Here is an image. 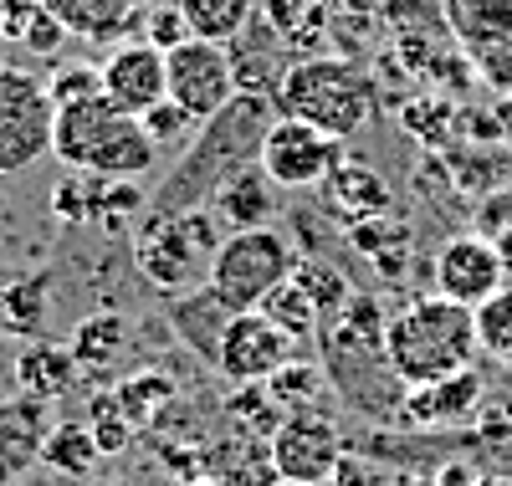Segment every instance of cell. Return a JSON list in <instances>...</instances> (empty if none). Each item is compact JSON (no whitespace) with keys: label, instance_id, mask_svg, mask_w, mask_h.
Masks as SVG:
<instances>
[{"label":"cell","instance_id":"11","mask_svg":"<svg viewBox=\"0 0 512 486\" xmlns=\"http://www.w3.org/2000/svg\"><path fill=\"white\" fill-rule=\"evenodd\" d=\"M431 282L436 297H451L461 307H482L497 287H507V261L487 236H451L441 241L431 261Z\"/></svg>","mask_w":512,"mask_h":486},{"label":"cell","instance_id":"37","mask_svg":"<svg viewBox=\"0 0 512 486\" xmlns=\"http://www.w3.org/2000/svg\"><path fill=\"white\" fill-rule=\"evenodd\" d=\"M47 93H52L57 108H67V103H88V98H103V77H98V67H88V62L57 67V72L47 77Z\"/></svg>","mask_w":512,"mask_h":486},{"label":"cell","instance_id":"1","mask_svg":"<svg viewBox=\"0 0 512 486\" xmlns=\"http://www.w3.org/2000/svg\"><path fill=\"white\" fill-rule=\"evenodd\" d=\"M272 118H277V98H267V93H236L216 118H205V123L195 128L190 149L180 154L175 174H169V180L154 190V205H149V210L180 215V210L205 205L210 190H216L231 169L256 164Z\"/></svg>","mask_w":512,"mask_h":486},{"label":"cell","instance_id":"24","mask_svg":"<svg viewBox=\"0 0 512 486\" xmlns=\"http://www.w3.org/2000/svg\"><path fill=\"white\" fill-rule=\"evenodd\" d=\"M226 420H231V430H241L246 440L267 446V440L277 435V425L287 420V410L277 405V394H272L267 384H236L231 400H226Z\"/></svg>","mask_w":512,"mask_h":486},{"label":"cell","instance_id":"42","mask_svg":"<svg viewBox=\"0 0 512 486\" xmlns=\"http://www.w3.org/2000/svg\"><path fill=\"white\" fill-rule=\"evenodd\" d=\"M6 41H11V36H6V26H0V57H6ZM0 67H6V62H0Z\"/></svg>","mask_w":512,"mask_h":486},{"label":"cell","instance_id":"9","mask_svg":"<svg viewBox=\"0 0 512 486\" xmlns=\"http://www.w3.org/2000/svg\"><path fill=\"white\" fill-rule=\"evenodd\" d=\"M164 72H169V98H175L195 123L216 118L241 87H236V67H231V52L221 41H180V47L164 52Z\"/></svg>","mask_w":512,"mask_h":486},{"label":"cell","instance_id":"10","mask_svg":"<svg viewBox=\"0 0 512 486\" xmlns=\"http://www.w3.org/2000/svg\"><path fill=\"white\" fill-rule=\"evenodd\" d=\"M267 456L277 481H297V486H323L338 466H344V440L338 425L318 410H297L277 425V435L267 440Z\"/></svg>","mask_w":512,"mask_h":486},{"label":"cell","instance_id":"34","mask_svg":"<svg viewBox=\"0 0 512 486\" xmlns=\"http://www.w3.org/2000/svg\"><path fill=\"white\" fill-rule=\"evenodd\" d=\"M149 195H144V180H98V205H93V220L103 231H118L134 210H144Z\"/></svg>","mask_w":512,"mask_h":486},{"label":"cell","instance_id":"31","mask_svg":"<svg viewBox=\"0 0 512 486\" xmlns=\"http://www.w3.org/2000/svg\"><path fill=\"white\" fill-rule=\"evenodd\" d=\"M256 313H267L287 338H308V333H318V323H323V318H318V307H313V297L297 287L292 277H287L277 292H267V302L256 307Z\"/></svg>","mask_w":512,"mask_h":486},{"label":"cell","instance_id":"25","mask_svg":"<svg viewBox=\"0 0 512 486\" xmlns=\"http://www.w3.org/2000/svg\"><path fill=\"white\" fill-rule=\"evenodd\" d=\"M175 6L185 11V26H190V36H200V41H236L246 26H251V16H256V0H175Z\"/></svg>","mask_w":512,"mask_h":486},{"label":"cell","instance_id":"22","mask_svg":"<svg viewBox=\"0 0 512 486\" xmlns=\"http://www.w3.org/2000/svg\"><path fill=\"white\" fill-rule=\"evenodd\" d=\"M446 31L466 52L487 47L497 36H512V0H446Z\"/></svg>","mask_w":512,"mask_h":486},{"label":"cell","instance_id":"30","mask_svg":"<svg viewBox=\"0 0 512 486\" xmlns=\"http://www.w3.org/2000/svg\"><path fill=\"white\" fill-rule=\"evenodd\" d=\"M292 282L313 297V307H318V318H323V323L338 318V307L354 297L349 277L338 272V267H328V261H297V267H292ZM323 323H318V328H323Z\"/></svg>","mask_w":512,"mask_h":486},{"label":"cell","instance_id":"38","mask_svg":"<svg viewBox=\"0 0 512 486\" xmlns=\"http://www.w3.org/2000/svg\"><path fill=\"white\" fill-rule=\"evenodd\" d=\"M139 123L149 128V139H154L159 149H164V144H185V139L195 134V128H200V123H195V118H190V113H185L175 98H159V103H154V108H149Z\"/></svg>","mask_w":512,"mask_h":486},{"label":"cell","instance_id":"43","mask_svg":"<svg viewBox=\"0 0 512 486\" xmlns=\"http://www.w3.org/2000/svg\"><path fill=\"white\" fill-rule=\"evenodd\" d=\"M139 6H175V0H139Z\"/></svg>","mask_w":512,"mask_h":486},{"label":"cell","instance_id":"16","mask_svg":"<svg viewBox=\"0 0 512 486\" xmlns=\"http://www.w3.org/2000/svg\"><path fill=\"white\" fill-rule=\"evenodd\" d=\"M47 400H0V486L11 476H21L31 461H41V446H47Z\"/></svg>","mask_w":512,"mask_h":486},{"label":"cell","instance_id":"35","mask_svg":"<svg viewBox=\"0 0 512 486\" xmlns=\"http://www.w3.org/2000/svg\"><path fill=\"white\" fill-rule=\"evenodd\" d=\"M93 205H98V174H62L57 190H52V210L57 220H72V226H82V220H93Z\"/></svg>","mask_w":512,"mask_h":486},{"label":"cell","instance_id":"41","mask_svg":"<svg viewBox=\"0 0 512 486\" xmlns=\"http://www.w3.org/2000/svg\"><path fill=\"white\" fill-rule=\"evenodd\" d=\"M472 62L482 67V77L497 87V93H512V36H497V41H487V47H477Z\"/></svg>","mask_w":512,"mask_h":486},{"label":"cell","instance_id":"7","mask_svg":"<svg viewBox=\"0 0 512 486\" xmlns=\"http://www.w3.org/2000/svg\"><path fill=\"white\" fill-rule=\"evenodd\" d=\"M134 267H139V277L154 292L180 297V292H195L210 277V251L195 246L185 215L149 210V220H144L139 236H134Z\"/></svg>","mask_w":512,"mask_h":486},{"label":"cell","instance_id":"12","mask_svg":"<svg viewBox=\"0 0 512 486\" xmlns=\"http://www.w3.org/2000/svg\"><path fill=\"white\" fill-rule=\"evenodd\" d=\"M292 343L297 338H287L267 313H231L216 353V374H226L231 384H267L292 359Z\"/></svg>","mask_w":512,"mask_h":486},{"label":"cell","instance_id":"5","mask_svg":"<svg viewBox=\"0 0 512 486\" xmlns=\"http://www.w3.org/2000/svg\"><path fill=\"white\" fill-rule=\"evenodd\" d=\"M297 267V251L282 231L256 226V231H231L210 261L205 287L216 292L231 313H256L267 302V292H277Z\"/></svg>","mask_w":512,"mask_h":486},{"label":"cell","instance_id":"20","mask_svg":"<svg viewBox=\"0 0 512 486\" xmlns=\"http://www.w3.org/2000/svg\"><path fill=\"white\" fill-rule=\"evenodd\" d=\"M169 323L180 328V338L200 353L205 364H216V353H221V333L231 323V307L216 297V292H180V297H169Z\"/></svg>","mask_w":512,"mask_h":486},{"label":"cell","instance_id":"14","mask_svg":"<svg viewBox=\"0 0 512 486\" xmlns=\"http://www.w3.org/2000/svg\"><path fill=\"white\" fill-rule=\"evenodd\" d=\"M205 205L216 210L226 236L231 231H256V226H272V215H277V185L267 180L262 164H241V169L226 174L216 190H210Z\"/></svg>","mask_w":512,"mask_h":486},{"label":"cell","instance_id":"6","mask_svg":"<svg viewBox=\"0 0 512 486\" xmlns=\"http://www.w3.org/2000/svg\"><path fill=\"white\" fill-rule=\"evenodd\" d=\"M52 123L57 103L47 82L21 67H0V180L26 174L36 159L52 154Z\"/></svg>","mask_w":512,"mask_h":486},{"label":"cell","instance_id":"21","mask_svg":"<svg viewBox=\"0 0 512 486\" xmlns=\"http://www.w3.org/2000/svg\"><path fill=\"white\" fill-rule=\"evenodd\" d=\"M333 0H256V21H262L292 57H308V47L328 26Z\"/></svg>","mask_w":512,"mask_h":486},{"label":"cell","instance_id":"4","mask_svg":"<svg viewBox=\"0 0 512 486\" xmlns=\"http://www.w3.org/2000/svg\"><path fill=\"white\" fill-rule=\"evenodd\" d=\"M277 113L303 118L333 139H354L374 118V77L349 57H297L277 87Z\"/></svg>","mask_w":512,"mask_h":486},{"label":"cell","instance_id":"26","mask_svg":"<svg viewBox=\"0 0 512 486\" xmlns=\"http://www.w3.org/2000/svg\"><path fill=\"white\" fill-rule=\"evenodd\" d=\"M67 348H72V359L82 369H108L118 353L128 348V323L118 313H93V318H82L72 328V343Z\"/></svg>","mask_w":512,"mask_h":486},{"label":"cell","instance_id":"2","mask_svg":"<svg viewBox=\"0 0 512 486\" xmlns=\"http://www.w3.org/2000/svg\"><path fill=\"white\" fill-rule=\"evenodd\" d=\"M477 313L451 297H415L384 323V359L405 389L472 369L477 359Z\"/></svg>","mask_w":512,"mask_h":486},{"label":"cell","instance_id":"19","mask_svg":"<svg viewBox=\"0 0 512 486\" xmlns=\"http://www.w3.org/2000/svg\"><path fill=\"white\" fill-rule=\"evenodd\" d=\"M41 6L82 41H118L134 26H144L139 0H41Z\"/></svg>","mask_w":512,"mask_h":486},{"label":"cell","instance_id":"44","mask_svg":"<svg viewBox=\"0 0 512 486\" xmlns=\"http://www.w3.org/2000/svg\"><path fill=\"white\" fill-rule=\"evenodd\" d=\"M282 486H297V481H282Z\"/></svg>","mask_w":512,"mask_h":486},{"label":"cell","instance_id":"33","mask_svg":"<svg viewBox=\"0 0 512 486\" xmlns=\"http://www.w3.org/2000/svg\"><path fill=\"white\" fill-rule=\"evenodd\" d=\"M472 313H477V343L492 359L512 364V287H497L482 307H472Z\"/></svg>","mask_w":512,"mask_h":486},{"label":"cell","instance_id":"27","mask_svg":"<svg viewBox=\"0 0 512 486\" xmlns=\"http://www.w3.org/2000/svg\"><path fill=\"white\" fill-rule=\"evenodd\" d=\"M113 400L134 425H144V420H154V415H164L169 405H175V379H169L164 369H139L113 389Z\"/></svg>","mask_w":512,"mask_h":486},{"label":"cell","instance_id":"18","mask_svg":"<svg viewBox=\"0 0 512 486\" xmlns=\"http://www.w3.org/2000/svg\"><path fill=\"white\" fill-rule=\"evenodd\" d=\"M16 384L21 394H31V400H62V394H72L82 384V364L72 359L67 343H47V338H31L21 348L16 359Z\"/></svg>","mask_w":512,"mask_h":486},{"label":"cell","instance_id":"13","mask_svg":"<svg viewBox=\"0 0 512 486\" xmlns=\"http://www.w3.org/2000/svg\"><path fill=\"white\" fill-rule=\"evenodd\" d=\"M103 77V98L118 113L144 118L159 98H169V72H164V52L149 47V41H123L98 62Z\"/></svg>","mask_w":512,"mask_h":486},{"label":"cell","instance_id":"8","mask_svg":"<svg viewBox=\"0 0 512 486\" xmlns=\"http://www.w3.org/2000/svg\"><path fill=\"white\" fill-rule=\"evenodd\" d=\"M256 164L267 169V180L277 190H313V185L328 180L338 164H344V139L323 134V128H313L303 118L277 113L272 128H267V139H262Z\"/></svg>","mask_w":512,"mask_h":486},{"label":"cell","instance_id":"39","mask_svg":"<svg viewBox=\"0 0 512 486\" xmlns=\"http://www.w3.org/2000/svg\"><path fill=\"white\" fill-rule=\"evenodd\" d=\"M67 36H72V31H67V26H62L47 6H36V11L21 21V31H16V41H21V47H31L36 57H52Z\"/></svg>","mask_w":512,"mask_h":486},{"label":"cell","instance_id":"28","mask_svg":"<svg viewBox=\"0 0 512 486\" xmlns=\"http://www.w3.org/2000/svg\"><path fill=\"white\" fill-rule=\"evenodd\" d=\"M328 195H333V205H344V210H359V215H379L384 205H390V190H384V180L369 169V164H338L333 174H328Z\"/></svg>","mask_w":512,"mask_h":486},{"label":"cell","instance_id":"17","mask_svg":"<svg viewBox=\"0 0 512 486\" xmlns=\"http://www.w3.org/2000/svg\"><path fill=\"white\" fill-rule=\"evenodd\" d=\"M226 52H231V67H236V87L241 93H267V98H277V87H282V77H287V47L282 41L251 16V26L236 36V41H226Z\"/></svg>","mask_w":512,"mask_h":486},{"label":"cell","instance_id":"23","mask_svg":"<svg viewBox=\"0 0 512 486\" xmlns=\"http://www.w3.org/2000/svg\"><path fill=\"white\" fill-rule=\"evenodd\" d=\"M47 307H52V277L47 272L6 282L0 287V328L16 333V338H31V333H41V323H47Z\"/></svg>","mask_w":512,"mask_h":486},{"label":"cell","instance_id":"36","mask_svg":"<svg viewBox=\"0 0 512 486\" xmlns=\"http://www.w3.org/2000/svg\"><path fill=\"white\" fill-rule=\"evenodd\" d=\"M88 430H93V440H98V451H103V456H118L128 440H134V420L118 410L113 394H98V400H93V420H88Z\"/></svg>","mask_w":512,"mask_h":486},{"label":"cell","instance_id":"15","mask_svg":"<svg viewBox=\"0 0 512 486\" xmlns=\"http://www.w3.org/2000/svg\"><path fill=\"white\" fill-rule=\"evenodd\" d=\"M482 405V374L477 369H461V374H446V379H431V384H415L405 389L400 400V420L410 425H461L472 420Z\"/></svg>","mask_w":512,"mask_h":486},{"label":"cell","instance_id":"3","mask_svg":"<svg viewBox=\"0 0 512 486\" xmlns=\"http://www.w3.org/2000/svg\"><path fill=\"white\" fill-rule=\"evenodd\" d=\"M52 154L72 174H98V180H149L159 164V144L134 113H118L108 98L67 103L52 123Z\"/></svg>","mask_w":512,"mask_h":486},{"label":"cell","instance_id":"29","mask_svg":"<svg viewBox=\"0 0 512 486\" xmlns=\"http://www.w3.org/2000/svg\"><path fill=\"white\" fill-rule=\"evenodd\" d=\"M98 461H103V451L88 425H57L47 435V446H41V466H52L57 476H88Z\"/></svg>","mask_w":512,"mask_h":486},{"label":"cell","instance_id":"40","mask_svg":"<svg viewBox=\"0 0 512 486\" xmlns=\"http://www.w3.org/2000/svg\"><path fill=\"white\" fill-rule=\"evenodd\" d=\"M144 41H149V47H159V52L190 41L185 11H180V6H144Z\"/></svg>","mask_w":512,"mask_h":486},{"label":"cell","instance_id":"32","mask_svg":"<svg viewBox=\"0 0 512 486\" xmlns=\"http://www.w3.org/2000/svg\"><path fill=\"white\" fill-rule=\"evenodd\" d=\"M323 384H328V374H323L318 364H303V359H287V364L267 379V389L277 394V405H282L287 415L313 410V405H318V394H323Z\"/></svg>","mask_w":512,"mask_h":486}]
</instances>
